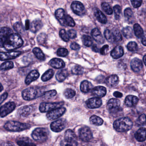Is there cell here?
Listing matches in <instances>:
<instances>
[{
    "label": "cell",
    "instance_id": "obj_46",
    "mask_svg": "<svg viewBox=\"0 0 146 146\" xmlns=\"http://www.w3.org/2000/svg\"><path fill=\"white\" fill-rule=\"evenodd\" d=\"M14 30L17 32L22 33L24 31V27L22 23L20 22H17L15 23L13 25Z\"/></svg>",
    "mask_w": 146,
    "mask_h": 146
},
{
    "label": "cell",
    "instance_id": "obj_16",
    "mask_svg": "<svg viewBox=\"0 0 146 146\" xmlns=\"http://www.w3.org/2000/svg\"><path fill=\"white\" fill-rule=\"evenodd\" d=\"M86 103L88 108L94 109L100 107L102 105V102L101 99L95 97L88 99L86 101Z\"/></svg>",
    "mask_w": 146,
    "mask_h": 146
},
{
    "label": "cell",
    "instance_id": "obj_62",
    "mask_svg": "<svg viewBox=\"0 0 146 146\" xmlns=\"http://www.w3.org/2000/svg\"><path fill=\"white\" fill-rule=\"evenodd\" d=\"M92 50L93 51L95 52H98L99 51V48H98L97 45L96 44L93 45L92 47Z\"/></svg>",
    "mask_w": 146,
    "mask_h": 146
},
{
    "label": "cell",
    "instance_id": "obj_36",
    "mask_svg": "<svg viewBox=\"0 0 146 146\" xmlns=\"http://www.w3.org/2000/svg\"><path fill=\"white\" fill-rule=\"evenodd\" d=\"M13 63L12 61H6L1 64L0 70L1 71H7L12 69L13 68Z\"/></svg>",
    "mask_w": 146,
    "mask_h": 146
},
{
    "label": "cell",
    "instance_id": "obj_52",
    "mask_svg": "<svg viewBox=\"0 0 146 146\" xmlns=\"http://www.w3.org/2000/svg\"><path fill=\"white\" fill-rule=\"evenodd\" d=\"M57 55L60 57H66L68 54V50L65 48H60L57 51Z\"/></svg>",
    "mask_w": 146,
    "mask_h": 146
},
{
    "label": "cell",
    "instance_id": "obj_10",
    "mask_svg": "<svg viewBox=\"0 0 146 146\" xmlns=\"http://www.w3.org/2000/svg\"><path fill=\"white\" fill-rule=\"evenodd\" d=\"M16 107L15 103L9 102L0 107V117H4L13 112Z\"/></svg>",
    "mask_w": 146,
    "mask_h": 146
},
{
    "label": "cell",
    "instance_id": "obj_9",
    "mask_svg": "<svg viewBox=\"0 0 146 146\" xmlns=\"http://www.w3.org/2000/svg\"><path fill=\"white\" fill-rule=\"evenodd\" d=\"M66 111V108L64 107H59L49 111L47 114V117L50 121L56 120L63 115Z\"/></svg>",
    "mask_w": 146,
    "mask_h": 146
},
{
    "label": "cell",
    "instance_id": "obj_34",
    "mask_svg": "<svg viewBox=\"0 0 146 146\" xmlns=\"http://www.w3.org/2000/svg\"><path fill=\"white\" fill-rule=\"evenodd\" d=\"M82 43L85 46L89 47L93 44V40L91 37L87 35H83L82 37Z\"/></svg>",
    "mask_w": 146,
    "mask_h": 146
},
{
    "label": "cell",
    "instance_id": "obj_58",
    "mask_svg": "<svg viewBox=\"0 0 146 146\" xmlns=\"http://www.w3.org/2000/svg\"><path fill=\"white\" fill-rule=\"evenodd\" d=\"M8 96V94L7 93H4L3 94L0 96V105L2 103L3 101L7 99Z\"/></svg>",
    "mask_w": 146,
    "mask_h": 146
},
{
    "label": "cell",
    "instance_id": "obj_32",
    "mask_svg": "<svg viewBox=\"0 0 146 146\" xmlns=\"http://www.w3.org/2000/svg\"><path fill=\"white\" fill-rule=\"evenodd\" d=\"M90 122L91 124L97 126L102 125L104 123V121L102 118L96 115H92L90 118Z\"/></svg>",
    "mask_w": 146,
    "mask_h": 146
},
{
    "label": "cell",
    "instance_id": "obj_43",
    "mask_svg": "<svg viewBox=\"0 0 146 146\" xmlns=\"http://www.w3.org/2000/svg\"><path fill=\"white\" fill-rule=\"evenodd\" d=\"M104 35L105 37L109 42H110V43L115 42L114 36H113V33L111 31H110L109 29H106L104 32Z\"/></svg>",
    "mask_w": 146,
    "mask_h": 146
},
{
    "label": "cell",
    "instance_id": "obj_19",
    "mask_svg": "<svg viewBox=\"0 0 146 146\" xmlns=\"http://www.w3.org/2000/svg\"><path fill=\"white\" fill-rule=\"evenodd\" d=\"M131 67L134 72L135 73H139L143 69V63L142 61L139 58H134L131 61Z\"/></svg>",
    "mask_w": 146,
    "mask_h": 146
},
{
    "label": "cell",
    "instance_id": "obj_33",
    "mask_svg": "<svg viewBox=\"0 0 146 146\" xmlns=\"http://www.w3.org/2000/svg\"><path fill=\"white\" fill-rule=\"evenodd\" d=\"M33 52L36 57L41 61H43L45 59V56L42 51L39 48L36 47L33 50Z\"/></svg>",
    "mask_w": 146,
    "mask_h": 146
},
{
    "label": "cell",
    "instance_id": "obj_49",
    "mask_svg": "<svg viewBox=\"0 0 146 146\" xmlns=\"http://www.w3.org/2000/svg\"><path fill=\"white\" fill-rule=\"evenodd\" d=\"M146 123V115L145 114H142L139 117L136 121V124L138 126H144Z\"/></svg>",
    "mask_w": 146,
    "mask_h": 146
},
{
    "label": "cell",
    "instance_id": "obj_63",
    "mask_svg": "<svg viewBox=\"0 0 146 146\" xmlns=\"http://www.w3.org/2000/svg\"><path fill=\"white\" fill-rule=\"evenodd\" d=\"M143 61H144L145 65L146 66V55H145L144 57H143Z\"/></svg>",
    "mask_w": 146,
    "mask_h": 146
},
{
    "label": "cell",
    "instance_id": "obj_3",
    "mask_svg": "<svg viewBox=\"0 0 146 146\" xmlns=\"http://www.w3.org/2000/svg\"><path fill=\"white\" fill-rule=\"evenodd\" d=\"M133 127V122L127 117L119 118L116 120L113 123V127L115 130L120 133L129 131Z\"/></svg>",
    "mask_w": 146,
    "mask_h": 146
},
{
    "label": "cell",
    "instance_id": "obj_1",
    "mask_svg": "<svg viewBox=\"0 0 146 146\" xmlns=\"http://www.w3.org/2000/svg\"><path fill=\"white\" fill-rule=\"evenodd\" d=\"M23 43L20 35L13 33L9 36L3 44V47L7 51L13 50L21 47Z\"/></svg>",
    "mask_w": 146,
    "mask_h": 146
},
{
    "label": "cell",
    "instance_id": "obj_25",
    "mask_svg": "<svg viewBox=\"0 0 146 146\" xmlns=\"http://www.w3.org/2000/svg\"><path fill=\"white\" fill-rule=\"evenodd\" d=\"M139 98L133 95H128L125 99V103L127 106L129 107H133L136 106L139 102Z\"/></svg>",
    "mask_w": 146,
    "mask_h": 146
},
{
    "label": "cell",
    "instance_id": "obj_28",
    "mask_svg": "<svg viewBox=\"0 0 146 146\" xmlns=\"http://www.w3.org/2000/svg\"><path fill=\"white\" fill-rule=\"evenodd\" d=\"M135 139L139 142H143L146 140V129L145 128L139 129L135 134Z\"/></svg>",
    "mask_w": 146,
    "mask_h": 146
},
{
    "label": "cell",
    "instance_id": "obj_61",
    "mask_svg": "<svg viewBox=\"0 0 146 146\" xmlns=\"http://www.w3.org/2000/svg\"><path fill=\"white\" fill-rule=\"evenodd\" d=\"M30 23L29 20H26L25 21V29L26 30H28L30 29Z\"/></svg>",
    "mask_w": 146,
    "mask_h": 146
},
{
    "label": "cell",
    "instance_id": "obj_24",
    "mask_svg": "<svg viewBox=\"0 0 146 146\" xmlns=\"http://www.w3.org/2000/svg\"><path fill=\"white\" fill-rule=\"evenodd\" d=\"M124 54L123 48L120 45L116 46L111 52V56L114 59H117L122 57Z\"/></svg>",
    "mask_w": 146,
    "mask_h": 146
},
{
    "label": "cell",
    "instance_id": "obj_53",
    "mask_svg": "<svg viewBox=\"0 0 146 146\" xmlns=\"http://www.w3.org/2000/svg\"><path fill=\"white\" fill-rule=\"evenodd\" d=\"M132 5L135 8L139 7L142 4L143 0H130Z\"/></svg>",
    "mask_w": 146,
    "mask_h": 146
},
{
    "label": "cell",
    "instance_id": "obj_5",
    "mask_svg": "<svg viewBox=\"0 0 146 146\" xmlns=\"http://www.w3.org/2000/svg\"><path fill=\"white\" fill-rule=\"evenodd\" d=\"M31 135L34 140L40 143L45 142L48 138V133L47 129L42 128L36 129Z\"/></svg>",
    "mask_w": 146,
    "mask_h": 146
},
{
    "label": "cell",
    "instance_id": "obj_50",
    "mask_svg": "<svg viewBox=\"0 0 146 146\" xmlns=\"http://www.w3.org/2000/svg\"><path fill=\"white\" fill-rule=\"evenodd\" d=\"M127 48L129 50L131 51H137L138 46L137 43L135 42H130L128 44Z\"/></svg>",
    "mask_w": 146,
    "mask_h": 146
},
{
    "label": "cell",
    "instance_id": "obj_23",
    "mask_svg": "<svg viewBox=\"0 0 146 146\" xmlns=\"http://www.w3.org/2000/svg\"><path fill=\"white\" fill-rule=\"evenodd\" d=\"M39 73L37 70H33L31 71L27 76L25 80L26 85H29L33 81L36 80L39 78Z\"/></svg>",
    "mask_w": 146,
    "mask_h": 146
},
{
    "label": "cell",
    "instance_id": "obj_6",
    "mask_svg": "<svg viewBox=\"0 0 146 146\" xmlns=\"http://www.w3.org/2000/svg\"><path fill=\"white\" fill-rule=\"evenodd\" d=\"M39 92L37 88L29 87L25 89L22 92V97L23 99L26 101H31L37 98Z\"/></svg>",
    "mask_w": 146,
    "mask_h": 146
},
{
    "label": "cell",
    "instance_id": "obj_44",
    "mask_svg": "<svg viewBox=\"0 0 146 146\" xmlns=\"http://www.w3.org/2000/svg\"><path fill=\"white\" fill-rule=\"evenodd\" d=\"M76 95V92L75 91L70 88L66 89L64 92V95L66 98L72 99Z\"/></svg>",
    "mask_w": 146,
    "mask_h": 146
},
{
    "label": "cell",
    "instance_id": "obj_35",
    "mask_svg": "<svg viewBox=\"0 0 146 146\" xmlns=\"http://www.w3.org/2000/svg\"><path fill=\"white\" fill-rule=\"evenodd\" d=\"M54 71L53 69H49L47 70L42 76V81H47L50 80L54 76Z\"/></svg>",
    "mask_w": 146,
    "mask_h": 146
},
{
    "label": "cell",
    "instance_id": "obj_2",
    "mask_svg": "<svg viewBox=\"0 0 146 146\" xmlns=\"http://www.w3.org/2000/svg\"><path fill=\"white\" fill-rule=\"evenodd\" d=\"M56 18L61 25L65 27H74L75 25V22L69 15L66 14L64 9L59 8L56 11Z\"/></svg>",
    "mask_w": 146,
    "mask_h": 146
},
{
    "label": "cell",
    "instance_id": "obj_20",
    "mask_svg": "<svg viewBox=\"0 0 146 146\" xmlns=\"http://www.w3.org/2000/svg\"><path fill=\"white\" fill-rule=\"evenodd\" d=\"M91 35L93 39L98 43L101 44L104 43V37L98 28H95L93 29L91 31Z\"/></svg>",
    "mask_w": 146,
    "mask_h": 146
},
{
    "label": "cell",
    "instance_id": "obj_41",
    "mask_svg": "<svg viewBox=\"0 0 146 146\" xmlns=\"http://www.w3.org/2000/svg\"><path fill=\"white\" fill-rule=\"evenodd\" d=\"M17 144L19 146H31L35 145L33 143L31 142L29 139L23 138L20 139L17 142Z\"/></svg>",
    "mask_w": 146,
    "mask_h": 146
},
{
    "label": "cell",
    "instance_id": "obj_22",
    "mask_svg": "<svg viewBox=\"0 0 146 146\" xmlns=\"http://www.w3.org/2000/svg\"><path fill=\"white\" fill-rule=\"evenodd\" d=\"M119 81V78L116 75H110L106 80V85L110 87H114L118 85Z\"/></svg>",
    "mask_w": 146,
    "mask_h": 146
},
{
    "label": "cell",
    "instance_id": "obj_47",
    "mask_svg": "<svg viewBox=\"0 0 146 146\" xmlns=\"http://www.w3.org/2000/svg\"><path fill=\"white\" fill-rule=\"evenodd\" d=\"M47 36L44 33H40L37 37L38 42L40 44H44L47 41Z\"/></svg>",
    "mask_w": 146,
    "mask_h": 146
},
{
    "label": "cell",
    "instance_id": "obj_12",
    "mask_svg": "<svg viewBox=\"0 0 146 146\" xmlns=\"http://www.w3.org/2000/svg\"><path fill=\"white\" fill-rule=\"evenodd\" d=\"M64 138L65 141L66 142L65 145H77V137L71 129H68L66 131Z\"/></svg>",
    "mask_w": 146,
    "mask_h": 146
},
{
    "label": "cell",
    "instance_id": "obj_27",
    "mask_svg": "<svg viewBox=\"0 0 146 146\" xmlns=\"http://www.w3.org/2000/svg\"><path fill=\"white\" fill-rule=\"evenodd\" d=\"M42 22L40 20H35L30 24V30L33 33H36L42 28Z\"/></svg>",
    "mask_w": 146,
    "mask_h": 146
},
{
    "label": "cell",
    "instance_id": "obj_11",
    "mask_svg": "<svg viewBox=\"0 0 146 146\" xmlns=\"http://www.w3.org/2000/svg\"><path fill=\"white\" fill-rule=\"evenodd\" d=\"M71 7L74 13L79 16H82L86 14V9L81 2L74 1L72 3Z\"/></svg>",
    "mask_w": 146,
    "mask_h": 146
},
{
    "label": "cell",
    "instance_id": "obj_31",
    "mask_svg": "<svg viewBox=\"0 0 146 146\" xmlns=\"http://www.w3.org/2000/svg\"><path fill=\"white\" fill-rule=\"evenodd\" d=\"M68 72L66 69H62L57 72L56 75V80L59 82H62L67 78Z\"/></svg>",
    "mask_w": 146,
    "mask_h": 146
},
{
    "label": "cell",
    "instance_id": "obj_7",
    "mask_svg": "<svg viewBox=\"0 0 146 146\" xmlns=\"http://www.w3.org/2000/svg\"><path fill=\"white\" fill-rule=\"evenodd\" d=\"M64 103L62 102L58 103H42L40 104L39 106V110L41 112L45 113L48 112L54 109L61 107Z\"/></svg>",
    "mask_w": 146,
    "mask_h": 146
},
{
    "label": "cell",
    "instance_id": "obj_4",
    "mask_svg": "<svg viewBox=\"0 0 146 146\" xmlns=\"http://www.w3.org/2000/svg\"><path fill=\"white\" fill-rule=\"evenodd\" d=\"M31 127L29 124L22 123L15 121H9L5 123L4 128L8 131L20 132L28 129Z\"/></svg>",
    "mask_w": 146,
    "mask_h": 146
},
{
    "label": "cell",
    "instance_id": "obj_30",
    "mask_svg": "<svg viewBox=\"0 0 146 146\" xmlns=\"http://www.w3.org/2000/svg\"><path fill=\"white\" fill-rule=\"evenodd\" d=\"M80 90L82 92L87 93L90 91L93 88V85L91 82L85 80L82 81L81 83Z\"/></svg>",
    "mask_w": 146,
    "mask_h": 146
},
{
    "label": "cell",
    "instance_id": "obj_56",
    "mask_svg": "<svg viewBox=\"0 0 146 146\" xmlns=\"http://www.w3.org/2000/svg\"><path fill=\"white\" fill-rule=\"evenodd\" d=\"M70 48L74 50L77 51L79 50L80 49V46L77 43L73 42L71 43V45H70Z\"/></svg>",
    "mask_w": 146,
    "mask_h": 146
},
{
    "label": "cell",
    "instance_id": "obj_15",
    "mask_svg": "<svg viewBox=\"0 0 146 146\" xmlns=\"http://www.w3.org/2000/svg\"><path fill=\"white\" fill-rule=\"evenodd\" d=\"M13 33V30L9 27H0V47H3V44L9 36Z\"/></svg>",
    "mask_w": 146,
    "mask_h": 146
},
{
    "label": "cell",
    "instance_id": "obj_21",
    "mask_svg": "<svg viewBox=\"0 0 146 146\" xmlns=\"http://www.w3.org/2000/svg\"><path fill=\"white\" fill-rule=\"evenodd\" d=\"M94 14L97 20L103 24L107 23V19L106 16L98 8H94L93 9Z\"/></svg>",
    "mask_w": 146,
    "mask_h": 146
},
{
    "label": "cell",
    "instance_id": "obj_26",
    "mask_svg": "<svg viewBox=\"0 0 146 146\" xmlns=\"http://www.w3.org/2000/svg\"><path fill=\"white\" fill-rule=\"evenodd\" d=\"M49 64L51 67L55 69L62 68L65 67V62L63 60L60 58H54L51 59L49 62Z\"/></svg>",
    "mask_w": 146,
    "mask_h": 146
},
{
    "label": "cell",
    "instance_id": "obj_45",
    "mask_svg": "<svg viewBox=\"0 0 146 146\" xmlns=\"http://www.w3.org/2000/svg\"><path fill=\"white\" fill-rule=\"evenodd\" d=\"M72 72L73 74L80 75L83 74V69L80 66L76 65L72 68Z\"/></svg>",
    "mask_w": 146,
    "mask_h": 146
},
{
    "label": "cell",
    "instance_id": "obj_37",
    "mask_svg": "<svg viewBox=\"0 0 146 146\" xmlns=\"http://www.w3.org/2000/svg\"><path fill=\"white\" fill-rule=\"evenodd\" d=\"M101 7L106 14L108 15H111L113 13L112 9L111 8L110 5L107 3H102L101 4Z\"/></svg>",
    "mask_w": 146,
    "mask_h": 146
},
{
    "label": "cell",
    "instance_id": "obj_54",
    "mask_svg": "<svg viewBox=\"0 0 146 146\" xmlns=\"http://www.w3.org/2000/svg\"><path fill=\"white\" fill-rule=\"evenodd\" d=\"M68 34L69 36V38L71 39H75L77 37V32L74 29H70L68 31Z\"/></svg>",
    "mask_w": 146,
    "mask_h": 146
},
{
    "label": "cell",
    "instance_id": "obj_64",
    "mask_svg": "<svg viewBox=\"0 0 146 146\" xmlns=\"http://www.w3.org/2000/svg\"><path fill=\"white\" fill-rule=\"evenodd\" d=\"M3 86L2 85H1V84L0 83V92L3 91Z\"/></svg>",
    "mask_w": 146,
    "mask_h": 146
},
{
    "label": "cell",
    "instance_id": "obj_48",
    "mask_svg": "<svg viewBox=\"0 0 146 146\" xmlns=\"http://www.w3.org/2000/svg\"><path fill=\"white\" fill-rule=\"evenodd\" d=\"M59 35L61 38L65 42H68L69 41V36L65 29H61L60 31Z\"/></svg>",
    "mask_w": 146,
    "mask_h": 146
},
{
    "label": "cell",
    "instance_id": "obj_14",
    "mask_svg": "<svg viewBox=\"0 0 146 146\" xmlns=\"http://www.w3.org/2000/svg\"><path fill=\"white\" fill-rule=\"evenodd\" d=\"M66 126V121L64 119H60L51 123L50 128L56 133H59L63 130Z\"/></svg>",
    "mask_w": 146,
    "mask_h": 146
},
{
    "label": "cell",
    "instance_id": "obj_17",
    "mask_svg": "<svg viewBox=\"0 0 146 146\" xmlns=\"http://www.w3.org/2000/svg\"><path fill=\"white\" fill-rule=\"evenodd\" d=\"M21 52L19 51H13L11 52H0V60L7 61L15 59L21 55Z\"/></svg>",
    "mask_w": 146,
    "mask_h": 146
},
{
    "label": "cell",
    "instance_id": "obj_55",
    "mask_svg": "<svg viewBox=\"0 0 146 146\" xmlns=\"http://www.w3.org/2000/svg\"><path fill=\"white\" fill-rule=\"evenodd\" d=\"M124 15L127 18H130L133 15V12L130 8H127L124 11Z\"/></svg>",
    "mask_w": 146,
    "mask_h": 146
},
{
    "label": "cell",
    "instance_id": "obj_13",
    "mask_svg": "<svg viewBox=\"0 0 146 146\" xmlns=\"http://www.w3.org/2000/svg\"><path fill=\"white\" fill-rule=\"evenodd\" d=\"M120 100L117 99L112 98L108 101L107 109L110 113H115L120 110Z\"/></svg>",
    "mask_w": 146,
    "mask_h": 146
},
{
    "label": "cell",
    "instance_id": "obj_59",
    "mask_svg": "<svg viewBox=\"0 0 146 146\" xmlns=\"http://www.w3.org/2000/svg\"><path fill=\"white\" fill-rule=\"evenodd\" d=\"M141 41L142 43L146 46V31L144 32L143 35L141 37Z\"/></svg>",
    "mask_w": 146,
    "mask_h": 146
},
{
    "label": "cell",
    "instance_id": "obj_38",
    "mask_svg": "<svg viewBox=\"0 0 146 146\" xmlns=\"http://www.w3.org/2000/svg\"><path fill=\"white\" fill-rule=\"evenodd\" d=\"M134 31L135 36L138 38H141L144 33L142 27L138 24H135L134 25Z\"/></svg>",
    "mask_w": 146,
    "mask_h": 146
},
{
    "label": "cell",
    "instance_id": "obj_42",
    "mask_svg": "<svg viewBox=\"0 0 146 146\" xmlns=\"http://www.w3.org/2000/svg\"><path fill=\"white\" fill-rule=\"evenodd\" d=\"M111 31H112L113 36H114L115 42H118L121 41L122 39L121 34L118 29L115 28V29H113Z\"/></svg>",
    "mask_w": 146,
    "mask_h": 146
},
{
    "label": "cell",
    "instance_id": "obj_8",
    "mask_svg": "<svg viewBox=\"0 0 146 146\" xmlns=\"http://www.w3.org/2000/svg\"><path fill=\"white\" fill-rule=\"evenodd\" d=\"M79 134L80 139L83 142H90L92 139V133L90 129L88 127L81 128L79 130Z\"/></svg>",
    "mask_w": 146,
    "mask_h": 146
},
{
    "label": "cell",
    "instance_id": "obj_51",
    "mask_svg": "<svg viewBox=\"0 0 146 146\" xmlns=\"http://www.w3.org/2000/svg\"><path fill=\"white\" fill-rule=\"evenodd\" d=\"M113 9H114V12H115V18L116 19H119L121 12V7L119 5H116L114 6Z\"/></svg>",
    "mask_w": 146,
    "mask_h": 146
},
{
    "label": "cell",
    "instance_id": "obj_60",
    "mask_svg": "<svg viewBox=\"0 0 146 146\" xmlns=\"http://www.w3.org/2000/svg\"><path fill=\"white\" fill-rule=\"evenodd\" d=\"M113 95H114V97H115L116 98H121L123 97L122 93L118 91H115L113 93Z\"/></svg>",
    "mask_w": 146,
    "mask_h": 146
},
{
    "label": "cell",
    "instance_id": "obj_57",
    "mask_svg": "<svg viewBox=\"0 0 146 146\" xmlns=\"http://www.w3.org/2000/svg\"><path fill=\"white\" fill-rule=\"evenodd\" d=\"M109 45H105L103 46L102 48L100 49V54L102 55H106V51H107V50L109 49Z\"/></svg>",
    "mask_w": 146,
    "mask_h": 146
},
{
    "label": "cell",
    "instance_id": "obj_39",
    "mask_svg": "<svg viewBox=\"0 0 146 146\" xmlns=\"http://www.w3.org/2000/svg\"><path fill=\"white\" fill-rule=\"evenodd\" d=\"M56 93L57 92L56 90H51L44 93L42 94V97L45 99H50L56 96Z\"/></svg>",
    "mask_w": 146,
    "mask_h": 146
},
{
    "label": "cell",
    "instance_id": "obj_18",
    "mask_svg": "<svg viewBox=\"0 0 146 146\" xmlns=\"http://www.w3.org/2000/svg\"><path fill=\"white\" fill-rule=\"evenodd\" d=\"M106 93V89L103 86L96 87L92 88V94L94 97H103Z\"/></svg>",
    "mask_w": 146,
    "mask_h": 146
},
{
    "label": "cell",
    "instance_id": "obj_40",
    "mask_svg": "<svg viewBox=\"0 0 146 146\" xmlns=\"http://www.w3.org/2000/svg\"><path fill=\"white\" fill-rule=\"evenodd\" d=\"M122 33L125 37L130 38L133 37V29L130 27H126L123 29Z\"/></svg>",
    "mask_w": 146,
    "mask_h": 146
},
{
    "label": "cell",
    "instance_id": "obj_29",
    "mask_svg": "<svg viewBox=\"0 0 146 146\" xmlns=\"http://www.w3.org/2000/svg\"><path fill=\"white\" fill-rule=\"evenodd\" d=\"M33 109V107L32 105H26L20 108L18 111V115L22 117H26L29 115Z\"/></svg>",
    "mask_w": 146,
    "mask_h": 146
}]
</instances>
